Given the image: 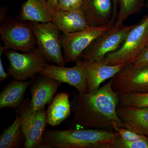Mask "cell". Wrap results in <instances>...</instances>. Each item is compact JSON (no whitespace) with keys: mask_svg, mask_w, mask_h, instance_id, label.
<instances>
[{"mask_svg":"<svg viewBox=\"0 0 148 148\" xmlns=\"http://www.w3.org/2000/svg\"><path fill=\"white\" fill-rule=\"evenodd\" d=\"M112 82L111 79L92 92L77 90L73 101L74 116L71 128L115 130L122 127L116 111L119 95L113 90Z\"/></svg>","mask_w":148,"mask_h":148,"instance_id":"obj_1","label":"cell"},{"mask_svg":"<svg viewBox=\"0 0 148 148\" xmlns=\"http://www.w3.org/2000/svg\"><path fill=\"white\" fill-rule=\"evenodd\" d=\"M118 132L112 130L72 128L45 130L42 148H112Z\"/></svg>","mask_w":148,"mask_h":148,"instance_id":"obj_2","label":"cell"},{"mask_svg":"<svg viewBox=\"0 0 148 148\" xmlns=\"http://www.w3.org/2000/svg\"><path fill=\"white\" fill-rule=\"evenodd\" d=\"M148 45V13L132 29L123 44L116 50L104 57L109 65L132 63Z\"/></svg>","mask_w":148,"mask_h":148,"instance_id":"obj_3","label":"cell"},{"mask_svg":"<svg viewBox=\"0 0 148 148\" xmlns=\"http://www.w3.org/2000/svg\"><path fill=\"white\" fill-rule=\"evenodd\" d=\"M114 23L102 33L83 51L80 58L85 62L100 60L116 50L123 44L130 32L136 26Z\"/></svg>","mask_w":148,"mask_h":148,"instance_id":"obj_4","label":"cell"},{"mask_svg":"<svg viewBox=\"0 0 148 148\" xmlns=\"http://www.w3.org/2000/svg\"><path fill=\"white\" fill-rule=\"evenodd\" d=\"M0 27L1 39L6 49L29 52L37 45L32 21L6 17Z\"/></svg>","mask_w":148,"mask_h":148,"instance_id":"obj_5","label":"cell"},{"mask_svg":"<svg viewBox=\"0 0 148 148\" xmlns=\"http://www.w3.org/2000/svg\"><path fill=\"white\" fill-rule=\"evenodd\" d=\"M3 53L9 61V75L18 80L35 78L48 61L38 47L22 53L12 49H6Z\"/></svg>","mask_w":148,"mask_h":148,"instance_id":"obj_6","label":"cell"},{"mask_svg":"<svg viewBox=\"0 0 148 148\" xmlns=\"http://www.w3.org/2000/svg\"><path fill=\"white\" fill-rule=\"evenodd\" d=\"M30 100H24L18 108L16 114L21 119V127L25 137L23 148H42V141L47 123L46 111L45 108L32 112L29 108Z\"/></svg>","mask_w":148,"mask_h":148,"instance_id":"obj_7","label":"cell"},{"mask_svg":"<svg viewBox=\"0 0 148 148\" xmlns=\"http://www.w3.org/2000/svg\"><path fill=\"white\" fill-rule=\"evenodd\" d=\"M38 48L48 61L56 65L66 66L60 31L51 21L32 22Z\"/></svg>","mask_w":148,"mask_h":148,"instance_id":"obj_8","label":"cell"},{"mask_svg":"<svg viewBox=\"0 0 148 148\" xmlns=\"http://www.w3.org/2000/svg\"><path fill=\"white\" fill-rule=\"evenodd\" d=\"M112 25L99 27H90L74 33H62L61 43L65 63H76L83 51L103 32Z\"/></svg>","mask_w":148,"mask_h":148,"instance_id":"obj_9","label":"cell"},{"mask_svg":"<svg viewBox=\"0 0 148 148\" xmlns=\"http://www.w3.org/2000/svg\"><path fill=\"white\" fill-rule=\"evenodd\" d=\"M112 79L113 90L119 95L148 92V65L138 67L125 65Z\"/></svg>","mask_w":148,"mask_h":148,"instance_id":"obj_10","label":"cell"},{"mask_svg":"<svg viewBox=\"0 0 148 148\" xmlns=\"http://www.w3.org/2000/svg\"><path fill=\"white\" fill-rule=\"evenodd\" d=\"M76 63L75 66L70 68L47 64L39 75L68 84L80 93L87 92L85 75L86 62L78 60Z\"/></svg>","mask_w":148,"mask_h":148,"instance_id":"obj_11","label":"cell"},{"mask_svg":"<svg viewBox=\"0 0 148 148\" xmlns=\"http://www.w3.org/2000/svg\"><path fill=\"white\" fill-rule=\"evenodd\" d=\"M32 79L30 90L32 99L29 108L32 112L45 108L53 101L58 88L62 83L49 77L40 75Z\"/></svg>","mask_w":148,"mask_h":148,"instance_id":"obj_12","label":"cell"},{"mask_svg":"<svg viewBox=\"0 0 148 148\" xmlns=\"http://www.w3.org/2000/svg\"><path fill=\"white\" fill-rule=\"evenodd\" d=\"M80 9L90 27L112 25L113 15L112 0H84Z\"/></svg>","mask_w":148,"mask_h":148,"instance_id":"obj_13","label":"cell"},{"mask_svg":"<svg viewBox=\"0 0 148 148\" xmlns=\"http://www.w3.org/2000/svg\"><path fill=\"white\" fill-rule=\"evenodd\" d=\"M85 62V75L88 92L98 90L102 83L112 78L125 66L108 65L104 57L98 61Z\"/></svg>","mask_w":148,"mask_h":148,"instance_id":"obj_14","label":"cell"},{"mask_svg":"<svg viewBox=\"0 0 148 148\" xmlns=\"http://www.w3.org/2000/svg\"><path fill=\"white\" fill-rule=\"evenodd\" d=\"M116 111L122 123V127L148 137V108L118 105Z\"/></svg>","mask_w":148,"mask_h":148,"instance_id":"obj_15","label":"cell"},{"mask_svg":"<svg viewBox=\"0 0 148 148\" xmlns=\"http://www.w3.org/2000/svg\"><path fill=\"white\" fill-rule=\"evenodd\" d=\"M51 22L62 33H74L90 27L80 9L54 12Z\"/></svg>","mask_w":148,"mask_h":148,"instance_id":"obj_16","label":"cell"},{"mask_svg":"<svg viewBox=\"0 0 148 148\" xmlns=\"http://www.w3.org/2000/svg\"><path fill=\"white\" fill-rule=\"evenodd\" d=\"M54 12L47 0H27L22 5L20 18L32 22H50Z\"/></svg>","mask_w":148,"mask_h":148,"instance_id":"obj_17","label":"cell"},{"mask_svg":"<svg viewBox=\"0 0 148 148\" xmlns=\"http://www.w3.org/2000/svg\"><path fill=\"white\" fill-rule=\"evenodd\" d=\"M32 82V79L29 81L14 79L9 83L0 94V109L18 108L23 102L26 90Z\"/></svg>","mask_w":148,"mask_h":148,"instance_id":"obj_18","label":"cell"},{"mask_svg":"<svg viewBox=\"0 0 148 148\" xmlns=\"http://www.w3.org/2000/svg\"><path fill=\"white\" fill-rule=\"evenodd\" d=\"M71 108L69 93L66 92L58 93L50 103L46 111L48 124L52 126L61 124L70 116Z\"/></svg>","mask_w":148,"mask_h":148,"instance_id":"obj_19","label":"cell"},{"mask_svg":"<svg viewBox=\"0 0 148 148\" xmlns=\"http://www.w3.org/2000/svg\"><path fill=\"white\" fill-rule=\"evenodd\" d=\"M25 137L18 115L13 123L3 130L0 137V148H18L24 146Z\"/></svg>","mask_w":148,"mask_h":148,"instance_id":"obj_20","label":"cell"},{"mask_svg":"<svg viewBox=\"0 0 148 148\" xmlns=\"http://www.w3.org/2000/svg\"><path fill=\"white\" fill-rule=\"evenodd\" d=\"M145 0H119V9L115 23L123 24L130 16L140 12Z\"/></svg>","mask_w":148,"mask_h":148,"instance_id":"obj_21","label":"cell"},{"mask_svg":"<svg viewBox=\"0 0 148 148\" xmlns=\"http://www.w3.org/2000/svg\"><path fill=\"white\" fill-rule=\"evenodd\" d=\"M119 105L136 108H148V92H132L120 95Z\"/></svg>","mask_w":148,"mask_h":148,"instance_id":"obj_22","label":"cell"},{"mask_svg":"<svg viewBox=\"0 0 148 148\" xmlns=\"http://www.w3.org/2000/svg\"><path fill=\"white\" fill-rule=\"evenodd\" d=\"M112 148H148V138L140 141L131 142L123 139L119 134L115 138Z\"/></svg>","mask_w":148,"mask_h":148,"instance_id":"obj_23","label":"cell"},{"mask_svg":"<svg viewBox=\"0 0 148 148\" xmlns=\"http://www.w3.org/2000/svg\"><path fill=\"white\" fill-rule=\"evenodd\" d=\"M114 130L119 133L120 136L122 138L131 142L140 141L148 138L147 136L140 135L132 130L123 127H117Z\"/></svg>","mask_w":148,"mask_h":148,"instance_id":"obj_24","label":"cell"},{"mask_svg":"<svg viewBox=\"0 0 148 148\" xmlns=\"http://www.w3.org/2000/svg\"><path fill=\"white\" fill-rule=\"evenodd\" d=\"M83 1L84 0H58L56 11L79 9Z\"/></svg>","mask_w":148,"mask_h":148,"instance_id":"obj_25","label":"cell"},{"mask_svg":"<svg viewBox=\"0 0 148 148\" xmlns=\"http://www.w3.org/2000/svg\"><path fill=\"white\" fill-rule=\"evenodd\" d=\"M131 64L138 67L148 65V45Z\"/></svg>","mask_w":148,"mask_h":148,"instance_id":"obj_26","label":"cell"},{"mask_svg":"<svg viewBox=\"0 0 148 148\" xmlns=\"http://www.w3.org/2000/svg\"><path fill=\"white\" fill-rule=\"evenodd\" d=\"M113 5V15L112 19V25L115 22L117 15L119 9V0H112Z\"/></svg>","mask_w":148,"mask_h":148,"instance_id":"obj_27","label":"cell"},{"mask_svg":"<svg viewBox=\"0 0 148 148\" xmlns=\"http://www.w3.org/2000/svg\"><path fill=\"white\" fill-rule=\"evenodd\" d=\"M8 73H6L5 71L3 66L1 56H0V81H3L7 79L9 77Z\"/></svg>","mask_w":148,"mask_h":148,"instance_id":"obj_28","label":"cell"},{"mask_svg":"<svg viewBox=\"0 0 148 148\" xmlns=\"http://www.w3.org/2000/svg\"><path fill=\"white\" fill-rule=\"evenodd\" d=\"M48 3L54 11L56 10L58 0H47Z\"/></svg>","mask_w":148,"mask_h":148,"instance_id":"obj_29","label":"cell"},{"mask_svg":"<svg viewBox=\"0 0 148 148\" xmlns=\"http://www.w3.org/2000/svg\"><path fill=\"white\" fill-rule=\"evenodd\" d=\"M147 5L148 6V0H147Z\"/></svg>","mask_w":148,"mask_h":148,"instance_id":"obj_30","label":"cell"}]
</instances>
